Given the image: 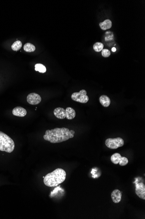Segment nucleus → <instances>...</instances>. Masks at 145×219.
Returning <instances> with one entry per match:
<instances>
[{
	"instance_id": "f257e3e1",
	"label": "nucleus",
	"mask_w": 145,
	"mask_h": 219,
	"mask_svg": "<svg viewBox=\"0 0 145 219\" xmlns=\"http://www.w3.org/2000/svg\"><path fill=\"white\" fill-rule=\"evenodd\" d=\"M74 134V131L70 130L66 128H56L51 130H46L43 138L53 144L61 143L72 138Z\"/></svg>"
},
{
	"instance_id": "f03ea898",
	"label": "nucleus",
	"mask_w": 145,
	"mask_h": 219,
	"mask_svg": "<svg viewBox=\"0 0 145 219\" xmlns=\"http://www.w3.org/2000/svg\"><path fill=\"white\" fill-rule=\"evenodd\" d=\"M66 178V172L64 169H57L51 173H48L44 177V184L50 187H56L65 181Z\"/></svg>"
},
{
	"instance_id": "7ed1b4c3",
	"label": "nucleus",
	"mask_w": 145,
	"mask_h": 219,
	"mask_svg": "<svg viewBox=\"0 0 145 219\" xmlns=\"http://www.w3.org/2000/svg\"><path fill=\"white\" fill-rule=\"evenodd\" d=\"M14 147L13 140L6 133L0 131V150L11 153L14 150Z\"/></svg>"
},
{
	"instance_id": "20e7f679",
	"label": "nucleus",
	"mask_w": 145,
	"mask_h": 219,
	"mask_svg": "<svg viewBox=\"0 0 145 219\" xmlns=\"http://www.w3.org/2000/svg\"><path fill=\"white\" fill-rule=\"evenodd\" d=\"M124 140L121 137L106 139L105 144L106 147L111 149H116L124 146Z\"/></svg>"
},
{
	"instance_id": "39448f33",
	"label": "nucleus",
	"mask_w": 145,
	"mask_h": 219,
	"mask_svg": "<svg viewBox=\"0 0 145 219\" xmlns=\"http://www.w3.org/2000/svg\"><path fill=\"white\" fill-rule=\"evenodd\" d=\"M87 92L85 90H81L79 92H74L71 95V98L72 100L76 102L86 103L88 102L89 97L87 95Z\"/></svg>"
},
{
	"instance_id": "423d86ee",
	"label": "nucleus",
	"mask_w": 145,
	"mask_h": 219,
	"mask_svg": "<svg viewBox=\"0 0 145 219\" xmlns=\"http://www.w3.org/2000/svg\"><path fill=\"white\" fill-rule=\"evenodd\" d=\"M111 161L114 164L117 165L119 164L120 166H124L126 165L129 162L128 159L124 157H122L121 154L118 153H114L111 157Z\"/></svg>"
},
{
	"instance_id": "0eeeda50",
	"label": "nucleus",
	"mask_w": 145,
	"mask_h": 219,
	"mask_svg": "<svg viewBox=\"0 0 145 219\" xmlns=\"http://www.w3.org/2000/svg\"><path fill=\"white\" fill-rule=\"evenodd\" d=\"M27 100L30 104L36 105L41 102V98L40 95L37 93H30L27 96Z\"/></svg>"
},
{
	"instance_id": "6e6552de",
	"label": "nucleus",
	"mask_w": 145,
	"mask_h": 219,
	"mask_svg": "<svg viewBox=\"0 0 145 219\" xmlns=\"http://www.w3.org/2000/svg\"><path fill=\"white\" fill-rule=\"evenodd\" d=\"M135 192L136 195L140 199L145 200V185L143 183H136Z\"/></svg>"
},
{
	"instance_id": "1a4fd4ad",
	"label": "nucleus",
	"mask_w": 145,
	"mask_h": 219,
	"mask_svg": "<svg viewBox=\"0 0 145 219\" xmlns=\"http://www.w3.org/2000/svg\"><path fill=\"white\" fill-rule=\"evenodd\" d=\"M12 113L14 116L18 117H24L27 115L26 110L20 106H17L13 109Z\"/></svg>"
},
{
	"instance_id": "9d476101",
	"label": "nucleus",
	"mask_w": 145,
	"mask_h": 219,
	"mask_svg": "<svg viewBox=\"0 0 145 219\" xmlns=\"http://www.w3.org/2000/svg\"><path fill=\"white\" fill-rule=\"evenodd\" d=\"M111 196L113 202L114 203H118L122 200V193L118 189L113 191Z\"/></svg>"
},
{
	"instance_id": "9b49d317",
	"label": "nucleus",
	"mask_w": 145,
	"mask_h": 219,
	"mask_svg": "<svg viewBox=\"0 0 145 219\" xmlns=\"http://www.w3.org/2000/svg\"><path fill=\"white\" fill-rule=\"evenodd\" d=\"M54 114L58 119H64L66 117V110L62 108L58 107L54 110Z\"/></svg>"
},
{
	"instance_id": "f8f14e48",
	"label": "nucleus",
	"mask_w": 145,
	"mask_h": 219,
	"mask_svg": "<svg viewBox=\"0 0 145 219\" xmlns=\"http://www.w3.org/2000/svg\"><path fill=\"white\" fill-rule=\"evenodd\" d=\"M99 102L104 107H108L110 105L111 101L110 98L105 95H102L99 97Z\"/></svg>"
},
{
	"instance_id": "ddd939ff",
	"label": "nucleus",
	"mask_w": 145,
	"mask_h": 219,
	"mask_svg": "<svg viewBox=\"0 0 145 219\" xmlns=\"http://www.w3.org/2000/svg\"><path fill=\"white\" fill-rule=\"evenodd\" d=\"M99 27L103 30L110 29L112 26V22L110 19L105 20L103 22H100L99 24Z\"/></svg>"
},
{
	"instance_id": "4468645a",
	"label": "nucleus",
	"mask_w": 145,
	"mask_h": 219,
	"mask_svg": "<svg viewBox=\"0 0 145 219\" xmlns=\"http://www.w3.org/2000/svg\"><path fill=\"white\" fill-rule=\"evenodd\" d=\"M66 118L67 119H72L75 118L76 116L75 111L71 107H67L66 108Z\"/></svg>"
},
{
	"instance_id": "2eb2a0df",
	"label": "nucleus",
	"mask_w": 145,
	"mask_h": 219,
	"mask_svg": "<svg viewBox=\"0 0 145 219\" xmlns=\"http://www.w3.org/2000/svg\"><path fill=\"white\" fill-rule=\"evenodd\" d=\"M35 49L36 48H35V46L32 44V43H26L24 46V50L25 51L27 52H32L35 51Z\"/></svg>"
},
{
	"instance_id": "dca6fc26",
	"label": "nucleus",
	"mask_w": 145,
	"mask_h": 219,
	"mask_svg": "<svg viewBox=\"0 0 145 219\" xmlns=\"http://www.w3.org/2000/svg\"><path fill=\"white\" fill-rule=\"evenodd\" d=\"M35 70L36 71H38L42 73L46 72V67L41 64H37L35 65Z\"/></svg>"
},
{
	"instance_id": "f3484780",
	"label": "nucleus",
	"mask_w": 145,
	"mask_h": 219,
	"mask_svg": "<svg viewBox=\"0 0 145 219\" xmlns=\"http://www.w3.org/2000/svg\"><path fill=\"white\" fill-rule=\"evenodd\" d=\"M22 46L21 41L19 40H17L16 42L13 43V44L11 46V48L14 51H18L20 49Z\"/></svg>"
},
{
	"instance_id": "a211bd4d",
	"label": "nucleus",
	"mask_w": 145,
	"mask_h": 219,
	"mask_svg": "<svg viewBox=\"0 0 145 219\" xmlns=\"http://www.w3.org/2000/svg\"><path fill=\"white\" fill-rule=\"evenodd\" d=\"M104 45L102 43L100 42H97L94 43L93 48L94 50L97 52H99L103 50Z\"/></svg>"
},
{
	"instance_id": "6ab92c4d",
	"label": "nucleus",
	"mask_w": 145,
	"mask_h": 219,
	"mask_svg": "<svg viewBox=\"0 0 145 219\" xmlns=\"http://www.w3.org/2000/svg\"><path fill=\"white\" fill-rule=\"evenodd\" d=\"M110 51L109 50L105 49H103L102 50V55L104 58H108L110 56Z\"/></svg>"
},
{
	"instance_id": "aec40b11",
	"label": "nucleus",
	"mask_w": 145,
	"mask_h": 219,
	"mask_svg": "<svg viewBox=\"0 0 145 219\" xmlns=\"http://www.w3.org/2000/svg\"><path fill=\"white\" fill-rule=\"evenodd\" d=\"M112 51L113 52H116V48L113 47V48L112 49Z\"/></svg>"
}]
</instances>
